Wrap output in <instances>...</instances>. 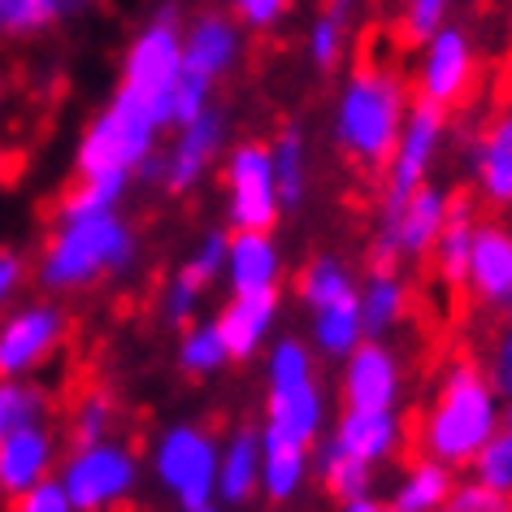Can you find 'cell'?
<instances>
[{"label": "cell", "mask_w": 512, "mask_h": 512, "mask_svg": "<svg viewBox=\"0 0 512 512\" xmlns=\"http://www.w3.org/2000/svg\"><path fill=\"white\" fill-rule=\"evenodd\" d=\"M499 426H504V395L491 387L482 361L456 356L443 365L417 426H408V439L421 456L465 469Z\"/></svg>", "instance_id": "1"}, {"label": "cell", "mask_w": 512, "mask_h": 512, "mask_svg": "<svg viewBox=\"0 0 512 512\" xmlns=\"http://www.w3.org/2000/svg\"><path fill=\"white\" fill-rule=\"evenodd\" d=\"M408 79L391 61L374 53H361V61L348 70L335 113H330V139L361 174H382V165L391 161L395 139L404 131L408 118Z\"/></svg>", "instance_id": "2"}, {"label": "cell", "mask_w": 512, "mask_h": 512, "mask_svg": "<svg viewBox=\"0 0 512 512\" xmlns=\"http://www.w3.org/2000/svg\"><path fill=\"white\" fill-rule=\"evenodd\" d=\"M135 261L139 235L122 217V209L57 213L40 248V261H35V283L48 296H74V291H92L105 278L126 274Z\"/></svg>", "instance_id": "3"}, {"label": "cell", "mask_w": 512, "mask_h": 512, "mask_svg": "<svg viewBox=\"0 0 512 512\" xmlns=\"http://www.w3.org/2000/svg\"><path fill=\"white\" fill-rule=\"evenodd\" d=\"M183 9L174 0H161L152 18L135 31V40L122 53L118 87L113 92L148 109L161 126H174V83L183 70Z\"/></svg>", "instance_id": "4"}, {"label": "cell", "mask_w": 512, "mask_h": 512, "mask_svg": "<svg viewBox=\"0 0 512 512\" xmlns=\"http://www.w3.org/2000/svg\"><path fill=\"white\" fill-rule=\"evenodd\" d=\"M165 126L152 118L148 109H139L135 100L113 92L109 105L92 113V122L83 126L79 148H74V174H139L157 157V139Z\"/></svg>", "instance_id": "5"}, {"label": "cell", "mask_w": 512, "mask_h": 512, "mask_svg": "<svg viewBox=\"0 0 512 512\" xmlns=\"http://www.w3.org/2000/svg\"><path fill=\"white\" fill-rule=\"evenodd\" d=\"M57 482L74 512H113L135 495L139 456L118 434L100 439V443H83V447H74L70 460L57 469Z\"/></svg>", "instance_id": "6"}, {"label": "cell", "mask_w": 512, "mask_h": 512, "mask_svg": "<svg viewBox=\"0 0 512 512\" xmlns=\"http://www.w3.org/2000/svg\"><path fill=\"white\" fill-rule=\"evenodd\" d=\"M217 452L222 443L213 439V430L178 421L157 434L152 447V478L178 508H200L217 499Z\"/></svg>", "instance_id": "7"}, {"label": "cell", "mask_w": 512, "mask_h": 512, "mask_svg": "<svg viewBox=\"0 0 512 512\" xmlns=\"http://www.w3.org/2000/svg\"><path fill=\"white\" fill-rule=\"evenodd\" d=\"M447 213H452V191L439 183H421L400 209L378 213V230L369 243V270H404V265L426 261Z\"/></svg>", "instance_id": "8"}, {"label": "cell", "mask_w": 512, "mask_h": 512, "mask_svg": "<svg viewBox=\"0 0 512 512\" xmlns=\"http://www.w3.org/2000/svg\"><path fill=\"white\" fill-rule=\"evenodd\" d=\"M452 135V113L426 100H413L404 118V131L395 139L391 161L378 174V213H391L413 196L421 183H430V170L439 161V152Z\"/></svg>", "instance_id": "9"}, {"label": "cell", "mask_w": 512, "mask_h": 512, "mask_svg": "<svg viewBox=\"0 0 512 512\" xmlns=\"http://www.w3.org/2000/svg\"><path fill=\"white\" fill-rule=\"evenodd\" d=\"M417 48H421L417 74H413L417 100L439 105L447 113L469 105L473 87H478V48H473V35L465 27H456V22H443Z\"/></svg>", "instance_id": "10"}, {"label": "cell", "mask_w": 512, "mask_h": 512, "mask_svg": "<svg viewBox=\"0 0 512 512\" xmlns=\"http://www.w3.org/2000/svg\"><path fill=\"white\" fill-rule=\"evenodd\" d=\"M222 183H226V222L230 230H274L283 217L274 187V161L270 144L261 139H243L226 148L222 161Z\"/></svg>", "instance_id": "11"}, {"label": "cell", "mask_w": 512, "mask_h": 512, "mask_svg": "<svg viewBox=\"0 0 512 512\" xmlns=\"http://www.w3.org/2000/svg\"><path fill=\"white\" fill-rule=\"evenodd\" d=\"M70 317L53 300L22 304L0 322V378H31L66 348Z\"/></svg>", "instance_id": "12"}, {"label": "cell", "mask_w": 512, "mask_h": 512, "mask_svg": "<svg viewBox=\"0 0 512 512\" xmlns=\"http://www.w3.org/2000/svg\"><path fill=\"white\" fill-rule=\"evenodd\" d=\"M226 113L209 105L200 118H191L183 126H174V144L157 152V183L170 196H191L204 174L217 165V157H226Z\"/></svg>", "instance_id": "13"}, {"label": "cell", "mask_w": 512, "mask_h": 512, "mask_svg": "<svg viewBox=\"0 0 512 512\" xmlns=\"http://www.w3.org/2000/svg\"><path fill=\"white\" fill-rule=\"evenodd\" d=\"M469 304H478L482 313L512 317V222L504 217H478L473 226V248H469V274L465 291Z\"/></svg>", "instance_id": "14"}, {"label": "cell", "mask_w": 512, "mask_h": 512, "mask_svg": "<svg viewBox=\"0 0 512 512\" xmlns=\"http://www.w3.org/2000/svg\"><path fill=\"white\" fill-rule=\"evenodd\" d=\"M339 395H343V408H361V413L400 408L404 365H400V356L387 348V339H361L343 356Z\"/></svg>", "instance_id": "15"}, {"label": "cell", "mask_w": 512, "mask_h": 512, "mask_svg": "<svg viewBox=\"0 0 512 512\" xmlns=\"http://www.w3.org/2000/svg\"><path fill=\"white\" fill-rule=\"evenodd\" d=\"M326 426V395L317 387V378L309 382H291V387H270L265 395V443H291V447H309L322 439Z\"/></svg>", "instance_id": "16"}, {"label": "cell", "mask_w": 512, "mask_h": 512, "mask_svg": "<svg viewBox=\"0 0 512 512\" xmlns=\"http://www.w3.org/2000/svg\"><path fill=\"white\" fill-rule=\"evenodd\" d=\"M57 443H61V434L48 417L5 434V439H0V499H18L22 491H31L35 482L53 478Z\"/></svg>", "instance_id": "17"}, {"label": "cell", "mask_w": 512, "mask_h": 512, "mask_svg": "<svg viewBox=\"0 0 512 512\" xmlns=\"http://www.w3.org/2000/svg\"><path fill=\"white\" fill-rule=\"evenodd\" d=\"M239 61H243V27L235 22V14L204 9V14L183 22V66L191 74L222 83Z\"/></svg>", "instance_id": "18"}, {"label": "cell", "mask_w": 512, "mask_h": 512, "mask_svg": "<svg viewBox=\"0 0 512 512\" xmlns=\"http://www.w3.org/2000/svg\"><path fill=\"white\" fill-rule=\"evenodd\" d=\"M469 174L491 209H512V105L486 118L469 139Z\"/></svg>", "instance_id": "19"}, {"label": "cell", "mask_w": 512, "mask_h": 512, "mask_svg": "<svg viewBox=\"0 0 512 512\" xmlns=\"http://www.w3.org/2000/svg\"><path fill=\"white\" fill-rule=\"evenodd\" d=\"M226 283L230 296H261L283 283V252L274 230H235L226 239Z\"/></svg>", "instance_id": "20"}, {"label": "cell", "mask_w": 512, "mask_h": 512, "mask_svg": "<svg viewBox=\"0 0 512 512\" xmlns=\"http://www.w3.org/2000/svg\"><path fill=\"white\" fill-rule=\"evenodd\" d=\"M330 439L339 447H348L356 460H365L369 469H382L400 456V447L408 439V426L400 417V408H387V413H361V408H348L339 417V426L330 430Z\"/></svg>", "instance_id": "21"}, {"label": "cell", "mask_w": 512, "mask_h": 512, "mask_svg": "<svg viewBox=\"0 0 512 512\" xmlns=\"http://www.w3.org/2000/svg\"><path fill=\"white\" fill-rule=\"evenodd\" d=\"M278 304L283 296L278 291H261V296H230L222 304V313L213 317L217 330H222V343L230 352V361H252L261 352V343L270 339L274 330V317H278Z\"/></svg>", "instance_id": "22"}, {"label": "cell", "mask_w": 512, "mask_h": 512, "mask_svg": "<svg viewBox=\"0 0 512 512\" xmlns=\"http://www.w3.org/2000/svg\"><path fill=\"white\" fill-rule=\"evenodd\" d=\"M96 0H0V44H27L79 22Z\"/></svg>", "instance_id": "23"}, {"label": "cell", "mask_w": 512, "mask_h": 512, "mask_svg": "<svg viewBox=\"0 0 512 512\" xmlns=\"http://www.w3.org/2000/svg\"><path fill=\"white\" fill-rule=\"evenodd\" d=\"M356 300H361L365 339L395 335L413 313V291H408L404 270H369L365 287H356Z\"/></svg>", "instance_id": "24"}, {"label": "cell", "mask_w": 512, "mask_h": 512, "mask_svg": "<svg viewBox=\"0 0 512 512\" xmlns=\"http://www.w3.org/2000/svg\"><path fill=\"white\" fill-rule=\"evenodd\" d=\"M473 226H478V209H473L469 196H452V213L439 230L430 248V265L439 287H447L452 296L465 291V274H469V248H473Z\"/></svg>", "instance_id": "25"}, {"label": "cell", "mask_w": 512, "mask_h": 512, "mask_svg": "<svg viewBox=\"0 0 512 512\" xmlns=\"http://www.w3.org/2000/svg\"><path fill=\"white\" fill-rule=\"evenodd\" d=\"M256 491H261V430L239 426L217 452V499L248 504Z\"/></svg>", "instance_id": "26"}, {"label": "cell", "mask_w": 512, "mask_h": 512, "mask_svg": "<svg viewBox=\"0 0 512 512\" xmlns=\"http://www.w3.org/2000/svg\"><path fill=\"white\" fill-rule=\"evenodd\" d=\"M456 486V469L443 465V460H430V456H417L413 465L400 473L391 491V512H443L447 495Z\"/></svg>", "instance_id": "27"}, {"label": "cell", "mask_w": 512, "mask_h": 512, "mask_svg": "<svg viewBox=\"0 0 512 512\" xmlns=\"http://www.w3.org/2000/svg\"><path fill=\"white\" fill-rule=\"evenodd\" d=\"M270 161H274V187H278V204H283V213L300 209L304 196H309L313 157H309V139H304V131L296 122H287L283 131L274 135Z\"/></svg>", "instance_id": "28"}, {"label": "cell", "mask_w": 512, "mask_h": 512, "mask_svg": "<svg viewBox=\"0 0 512 512\" xmlns=\"http://www.w3.org/2000/svg\"><path fill=\"white\" fill-rule=\"evenodd\" d=\"M317 452H313V469H317V482H322V491L335 499H352V495H369L374 491V473L378 469H369L365 460H356L348 447H339L335 439H317L313 443Z\"/></svg>", "instance_id": "29"}, {"label": "cell", "mask_w": 512, "mask_h": 512, "mask_svg": "<svg viewBox=\"0 0 512 512\" xmlns=\"http://www.w3.org/2000/svg\"><path fill=\"white\" fill-rule=\"evenodd\" d=\"M356 296V278H352V265L343 261V256H313L309 265H300L296 274V300L304 304V309H326V304L335 300H348Z\"/></svg>", "instance_id": "30"}, {"label": "cell", "mask_w": 512, "mask_h": 512, "mask_svg": "<svg viewBox=\"0 0 512 512\" xmlns=\"http://www.w3.org/2000/svg\"><path fill=\"white\" fill-rule=\"evenodd\" d=\"M309 478V447L261 439V491L270 504H291Z\"/></svg>", "instance_id": "31"}, {"label": "cell", "mask_w": 512, "mask_h": 512, "mask_svg": "<svg viewBox=\"0 0 512 512\" xmlns=\"http://www.w3.org/2000/svg\"><path fill=\"white\" fill-rule=\"evenodd\" d=\"M361 339H365V326H361V300L356 296L335 300L326 309H313V348L322 356L343 361Z\"/></svg>", "instance_id": "32"}, {"label": "cell", "mask_w": 512, "mask_h": 512, "mask_svg": "<svg viewBox=\"0 0 512 512\" xmlns=\"http://www.w3.org/2000/svg\"><path fill=\"white\" fill-rule=\"evenodd\" d=\"M174 361H178V369H183V374H191V378H209V374H217V369L230 365V352H226L222 330H217L213 317H209V322H200V317H196L191 326H183Z\"/></svg>", "instance_id": "33"}, {"label": "cell", "mask_w": 512, "mask_h": 512, "mask_svg": "<svg viewBox=\"0 0 512 512\" xmlns=\"http://www.w3.org/2000/svg\"><path fill=\"white\" fill-rule=\"evenodd\" d=\"M53 417V395L31 378H0V439L31 421Z\"/></svg>", "instance_id": "34"}, {"label": "cell", "mask_w": 512, "mask_h": 512, "mask_svg": "<svg viewBox=\"0 0 512 512\" xmlns=\"http://www.w3.org/2000/svg\"><path fill=\"white\" fill-rule=\"evenodd\" d=\"M118 430V400L109 391H83L79 400L70 404V417H66V434H70V447H83V443H100V439H113Z\"/></svg>", "instance_id": "35"}, {"label": "cell", "mask_w": 512, "mask_h": 512, "mask_svg": "<svg viewBox=\"0 0 512 512\" xmlns=\"http://www.w3.org/2000/svg\"><path fill=\"white\" fill-rule=\"evenodd\" d=\"M131 174H79L74 187L61 191L57 213H100V209H118Z\"/></svg>", "instance_id": "36"}, {"label": "cell", "mask_w": 512, "mask_h": 512, "mask_svg": "<svg viewBox=\"0 0 512 512\" xmlns=\"http://www.w3.org/2000/svg\"><path fill=\"white\" fill-rule=\"evenodd\" d=\"M348 27H352V22L339 18V14H330V9H322V14L309 22V40H304V53H309V61H313L317 74H335L343 61H348V44H352Z\"/></svg>", "instance_id": "37"}, {"label": "cell", "mask_w": 512, "mask_h": 512, "mask_svg": "<svg viewBox=\"0 0 512 512\" xmlns=\"http://www.w3.org/2000/svg\"><path fill=\"white\" fill-rule=\"evenodd\" d=\"M204 296H209V283L204 278H196L183 265L174 278H170V287H165V296H161V317H165V326H174V330H183L196 322V313H200V304Z\"/></svg>", "instance_id": "38"}, {"label": "cell", "mask_w": 512, "mask_h": 512, "mask_svg": "<svg viewBox=\"0 0 512 512\" xmlns=\"http://www.w3.org/2000/svg\"><path fill=\"white\" fill-rule=\"evenodd\" d=\"M469 469H473V478H478V482L512 495V434L499 426L491 439L482 443V452L469 460Z\"/></svg>", "instance_id": "39"}, {"label": "cell", "mask_w": 512, "mask_h": 512, "mask_svg": "<svg viewBox=\"0 0 512 512\" xmlns=\"http://www.w3.org/2000/svg\"><path fill=\"white\" fill-rule=\"evenodd\" d=\"M265 378L270 387H291V382H309L313 374V352L300 339H278L270 356H265Z\"/></svg>", "instance_id": "40"}, {"label": "cell", "mask_w": 512, "mask_h": 512, "mask_svg": "<svg viewBox=\"0 0 512 512\" xmlns=\"http://www.w3.org/2000/svg\"><path fill=\"white\" fill-rule=\"evenodd\" d=\"M482 369L491 378V387L512 400V317H499L491 339H486V352H482Z\"/></svg>", "instance_id": "41"}, {"label": "cell", "mask_w": 512, "mask_h": 512, "mask_svg": "<svg viewBox=\"0 0 512 512\" xmlns=\"http://www.w3.org/2000/svg\"><path fill=\"white\" fill-rule=\"evenodd\" d=\"M456 0H400V35L404 44H421L430 31H439Z\"/></svg>", "instance_id": "42"}, {"label": "cell", "mask_w": 512, "mask_h": 512, "mask_svg": "<svg viewBox=\"0 0 512 512\" xmlns=\"http://www.w3.org/2000/svg\"><path fill=\"white\" fill-rule=\"evenodd\" d=\"M291 9H296V0H230V14H235V22L243 31H252V35L278 31L291 18Z\"/></svg>", "instance_id": "43"}, {"label": "cell", "mask_w": 512, "mask_h": 512, "mask_svg": "<svg viewBox=\"0 0 512 512\" xmlns=\"http://www.w3.org/2000/svg\"><path fill=\"white\" fill-rule=\"evenodd\" d=\"M443 512H512V495L508 491H495V486H486L478 478L469 482H456L452 495H447Z\"/></svg>", "instance_id": "44"}, {"label": "cell", "mask_w": 512, "mask_h": 512, "mask_svg": "<svg viewBox=\"0 0 512 512\" xmlns=\"http://www.w3.org/2000/svg\"><path fill=\"white\" fill-rule=\"evenodd\" d=\"M226 239L230 235H222V230H209L200 243H196V252L187 256V270L196 274V278H204V283H217V278H226Z\"/></svg>", "instance_id": "45"}, {"label": "cell", "mask_w": 512, "mask_h": 512, "mask_svg": "<svg viewBox=\"0 0 512 512\" xmlns=\"http://www.w3.org/2000/svg\"><path fill=\"white\" fill-rule=\"evenodd\" d=\"M9 504H14V512H74L57 478H44V482H35L31 491H22L18 499H9Z\"/></svg>", "instance_id": "46"}, {"label": "cell", "mask_w": 512, "mask_h": 512, "mask_svg": "<svg viewBox=\"0 0 512 512\" xmlns=\"http://www.w3.org/2000/svg\"><path fill=\"white\" fill-rule=\"evenodd\" d=\"M27 278H31V265H27V256L14 252V248H0V313L9 309L18 296H22V287H27Z\"/></svg>", "instance_id": "47"}, {"label": "cell", "mask_w": 512, "mask_h": 512, "mask_svg": "<svg viewBox=\"0 0 512 512\" xmlns=\"http://www.w3.org/2000/svg\"><path fill=\"white\" fill-rule=\"evenodd\" d=\"M387 504L369 491V495H352V499H339V512H382Z\"/></svg>", "instance_id": "48"}, {"label": "cell", "mask_w": 512, "mask_h": 512, "mask_svg": "<svg viewBox=\"0 0 512 512\" xmlns=\"http://www.w3.org/2000/svg\"><path fill=\"white\" fill-rule=\"evenodd\" d=\"M322 9H330V14H339V18L352 22V14L361 9V0H322Z\"/></svg>", "instance_id": "49"}, {"label": "cell", "mask_w": 512, "mask_h": 512, "mask_svg": "<svg viewBox=\"0 0 512 512\" xmlns=\"http://www.w3.org/2000/svg\"><path fill=\"white\" fill-rule=\"evenodd\" d=\"M9 174H14V157H9V148L0 144V183H5Z\"/></svg>", "instance_id": "50"}, {"label": "cell", "mask_w": 512, "mask_h": 512, "mask_svg": "<svg viewBox=\"0 0 512 512\" xmlns=\"http://www.w3.org/2000/svg\"><path fill=\"white\" fill-rule=\"evenodd\" d=\"M5 105H9V70L0 66V113H5Z\"/></svg>", "instance_id": "51"}, {"label": "cell", "mask_w": 512, "mask_h": 512, "mask_svg": "<svg viewBox=\"0 0 512 512\" xmlns=\"http://www.w3.org/2000/svg\"><path fill=\"white\" fill-rule=\"evenodd\" d=\"M504 430L512 434V400H504Z\"/></svg>", "instance_id": "52"}, {"label": "cell", "mask_w": 512, "mask_h": 512, "mask_svg": "<svg viewBox=\"0 0 512 512\" xmlns=\"http://www.w3.org/2000/svg\"><path fill=\"white\" fill-rule=\"evenodd\" d=\"M187 512H217V504H200V508H187Z\"/></svg>", "instance_id": "53"}, {"label": "cell", "mask_w": 512, "mask_h": 512, "mask_svg": "<svg viewBox=\"0 0 512 512\" xmlns=\"http://www.w3.org/2000/svg\"><path fill=\"white\" fill-rule=\"evenodd\" d=\"M382 512H391V508H382Z\"/></svg>", "instance_id": "54"}]
</instances>
